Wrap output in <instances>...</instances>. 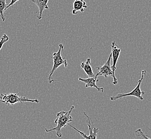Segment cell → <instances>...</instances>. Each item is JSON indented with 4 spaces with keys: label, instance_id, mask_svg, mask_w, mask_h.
<instances>
[{
    "label": "cell",
    "instance_id": "cell-1",
    "mask_svg": "<svg viewBox=\"0 0 151 139\" xmlns=\"http://www.w3.org/2000/svg\"><path fill=\"white\" fill-rule=\"evenodd\" d=\"M75 107L72 106L70 108V110L68 111H62L60 112L57 113L56 115V118L54 123L57 126L55 128H52L51 129L45 128V130L46 132H50L51 131L55 130L56 134L58 138L62 137V134L61 133V129L63 128H65L67 125L69 124L70 122H73V118L71 116V113L73 109H74Z\"/></svg>",
    "mask_w": 151,
    "mask_h": 139
},
{
    "label": "cell",
    "instance_id": "cell-2",
    "mask_svg": "<svg viewBox=\"0 0 151 139\" xmlns=\"http://www.w3.org/2000/svg\"><path fill=\"white\" fill-rule=\"evenodd\" d=\"M0 102L4 103L8 105H13L17 103H22L25 102H29L32 103H39V101L37 99L32 100L28 99L25 97H22L18 95L17 94L9 93L8 94H2L0 95Z\"/></svg>",
    "mask_w": 151,
    "mask_h": 139
},
{
    "label": "cell",
    "instance_id": "cell-3",
    "mask_svg": "<svg viewBox=\"0 0 151 139\" xmlns=\"http://www.w3.org/2000/svg\"><path fill=\"white\" fill-rule=\"evenodd\" d=\"M146 74H147V72H146L145 70H142V71L141 78L139 80L136 87H135L134 90L131 91V92L127 93V94H116L115 95L112 96H111V98H110L111 101H116L117 100L122 99L123 97H126V96H134L137 98L139 99L140 100H143L144 99H143V97H142V95L145 94V92L141 91L140 86H141V84H142V80L146 75Z\"/></svg>",
    "mask_w": 151,
    "mask_h": 139
},
{
    "label": "cell",
    "instance_id": "cell-4",
    "mask_svg": "<svg viewBox=\"0 0 151 139\" xmlns=\"http://www.w3.org/2000/svg\"><path fill=\"white\" fill-rule=\"evenodd\" d=\"M63 48H64V46L63 45V44H60L58 52H54L52 55L53 65H52V69L50 71V75L48 77V80H49L50 84H51L52 81H54V80L52 79V75L54 74V73L55 72L56 70L62 65H64L65 67H67L68 65L67 59L65 58H63L61 55V52L63 49Z\"/></svg>",
    "mask_w": 151,
    "mask_h": 139
},
{
    "label": "cell",
    "instance_id": "cell-5",
    "mask_svg": "<svg viewBox=\"0 0 151 139\" xmlns=\"http://www.w3.org/2000/svg\"><path fill=\"white\" fill-rule=\"evenodd\" d=\"M83 113L87 118L86 123H87V126L88 127V130H89V133H90V135L88 136H87V135L86 134H85L84 132H82L81 131L77 130V128H75L74 126H73L70 124H68V125L70 126L71 128H73L77 132H78L85 139H96L97 135L99 132V128L94 127V126L93 125V123L91 121L90 118L88 117L85 112H84Z\"/></svg>",
    "mask_w": 151,
    "mask_h": 139
},
{
    "label": "cell",
    "instance_id": "cell-6",
    "mask_svg": "<svg viewBox=\"0 0 151 139\" xmlns=\"http://www.w3.org/2000/svg\"><path fill=\"white\" fill-rule=\"evenodd\" d=\"M111 55H112V57L113 58V65L111 66V69L113 71V84L115 86H116L117 85L118 83V80L116 78V76L115 75V72L116 70V64L117 62L118 61V59L119 58V55L121 52V49L119 48V47L118 46V45L116 44L115 41H113L111 45Z\"/></svg>",
    "mask_w": 151,
    "mask_h": 139
},
{
    "label": "cell",
    "instance_id": "cell-7",
    "mask_svg": "<svg viewBox=\"0 0 151 139\" xmlns=\"http://www.w3.org/2000/svg\"><path fill=\"white\" fill-rule=\"evenodd\" d=\"M111 57L112 55L111 53L109 57L108 58L107 61L105 63V64L102 66L96 67V69L99 70V72L96 73L98 76H104L105 78H107L108 76H111L112 77H113V73L111 69Z\"/></svg>",
    "mask_w": 151,
    "mask_h": 139
},
{
    "label": "cell",
    "instance_id": "cell-8",
    "mask_svg": "<svg viewBox=\"0 0 151 139\" xmlns=\"http://www.w3.org/2000/svg\"><path fill=\"white\" fill-rule=\"evenodd\" d=\"M98 75L97 74H96L94 77L93 78H88L86 79L81 78H79L78 79L79 81L83 82L85 84V87L86 88L88 87H94L96 88V89L99 91V92H101L102 93L104 92V88L102 87H98L96 85V82L99 81V80L98 79Z\"/></svg>",
    "mask_w": 151,
    "mask_h": 139
},
{
    "label": "cell",
    "instance_id": "cell-9",
    "mask_svg": "<svg viewBox=\"0 0 151 139\" xmlns=\"http://www.w3.org/2000/svg\"><path fill=\"white\" fill-rule=\"evenodd\" d=\"M32 2L35 3L37 6H38L39 8V16L37 17L38 20H40L42 17V12L45 9H49V7L48 6L47 4L48 3V0H44V1H40V0H32Z\"/></svg>",
    "mask_w": 151,
    "mask_h": 139
},
{
    "label": "cell",
    "instance_id": "cell-10",
    "mask_svg": "<svg viewBox=\"0 0 151 139\" xmlns=\"http://www.w3.org/2000/svg\"><path fill=\"white\" fill-rule=\"evenodd\" d=\"M73 4V9L72 10V14L73 15H77L78 14V11H81V13H83L85 9L87 8L86 2L83 0L75 1Z\"/></svg>",
    "mask_w": 151,
    "mask_h": 139
},
{
    "label": "cell",
    "instance_id": "cell-11",
    "mask_svg": "<svg viewBox=\"0 0 151 139\" xmlns=\"http://www.w3.org/2000/svg\"><path fill=\"white\" fill-rule=\"evenodd\" d=\"M81 69L84 71L86 73L89 78H93L95 77L96 75L93 72V70L91 66L90 58H87L85 62L81 63Z\"/></svg>",
    "mask_w": 151,
    "mask_h": 139
},
{
    "label": "cell",
    "instance_id": "cell-12",
    "mask_svg": "<svg viewBox=\"0 0 151 139\" xmlns=\"http://www.w3.org/2000/svg\"><path fill=\"white\" fill-rule=\"evenodd\" d=\"M7 6L8 5L6 4V0H0V17L2 18L3 21H4L6 20L4 12L6 11Z\"/></svg>",
    "mask_w": 151,
    "mask_h": 139
},
{
    "label": "cell",
    "instance_id": "cell-13",
    "mask_svg": "<svg viewBox=\"0 0 151 139\" xmlns=\"http://www.w3.org/2000/svg\"><path fill=\"white\" fill-rule=\"evenodd\" d=\"M135 133L137 135V136L142 137V138H144V139H151V136L146 135L144 133V132H142L141 128H139L137 130H136Z\"/></svg>",
    "mask_w": 151,
    "mask_h": 139
},
{
    "label": "cell",
    "instance_id": "cell-14",
    "mask_svg": "<svg viewBox=\"0 0 151 139\" xmlns=\"http://www.w3.org/2000/svg\"><path fill=\"white\" fill-rule=\"evenodd\" d=\"M9 40V37L6 34L3 35L1 39V40H0V50L2 48L3 44L6 42L7 41H8Z\"/></svg>",
    "mask_w": 151,
    "mask_h": 139
},
{
    "label": "cell",
    "instance_id": "cell-15",
    "mask_svg": "<svg viewBox=\"0 0 151 139\" xmlns=\"http://www.w3.org/2000/svg\"><path fill=\"white\" fill-rule=\"evenodd\" d=\"M18 2V0H16V1H14V0H12L11 1V2H10V3L9 4H8V6H6V9H8L9 7H10V6H13L14 4H15V3H16V2Z\"/></svg>",
    "mask_w": 151,
    "mask_h": 139
}]
</instances>
